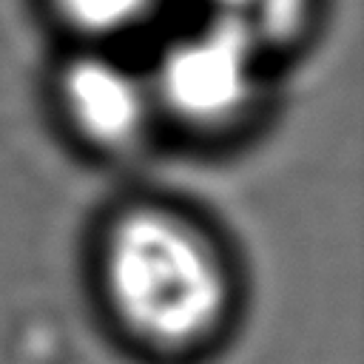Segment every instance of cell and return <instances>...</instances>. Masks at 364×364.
Segmentation results:
<instances>
[{"mask_svg": "<svg viewBox=\"0 0 364 364\" xmlns=\"http://www.w3.org/2000/svg\"><path fill=\"white\" fill-rule=\"evenodd\" d=\"M264 46L239 26L208 17L176 37L148 74L156 111L191 128H225L259 94V63Z\"/></svg>", "mask_w": 364, "mask_h": 364, "instance_id": "cell-2", "label": "cell"}, {"mask_svg": "<svg viewBox=\"0 0 364 364\" xmlns=\"http://www.w3.org/2000/svg\"><path fill=\"white\" fill-rule=\"evenodd\" d=\"M102 282L122 327L156 350L205 341L230 301V279L216 245L168 208H134L111 225Z\"/></svg>", "mask_w": 364, "mask_h": 364, "instance_id": "cell-1", "label": "cell"}, {"mask_svg": "<svg viewBox=\"0 0 364 364\" xmlns=\"http://www.w3.org/2000/svg\"><path fill=\"white\" fill-rule=\"evenodd\" d=\"M208 17L239 26L264 48L290 40L307 20L310 0H202Z\"/></svg>", "mask_w": 364, "mask_h": 364, "instance_id": "cell-4", "label": "cell"}, {"mask_svg": "<svg viewBox=\"0 0 364 364\" xmlns=\"http://www.w3.org/2000/svg\"><path fill=\"white\" fill-rule=\"evenodd\" d=\"M57 14L77 31L111 37L131 31L151 17L159 0H51Z\"/></svg>", "mask_w": 364, "mask_h": 364, "instance_id": "cell-5", "label": "cell"}, {"mask_svg": "<svg viewBox=\"0 0 364 364\" xmlns=\"http://www.w3.org/2000/svg\"><path fill=\"white\" fill-rule=\"evenodd\" d=\"M57 94L71 128L105 151L136 145L159 114L148 74L108 54L74 57L57 80Z\"/></svg>", "mask_w": 364, "mask_h": 364, "instance_id": "cell-3", "label": "cell"}]
</instances>
